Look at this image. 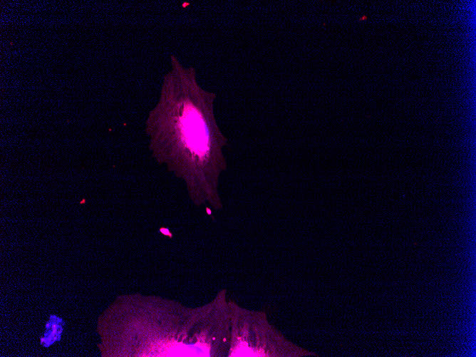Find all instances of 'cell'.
<instances>
[{
  "instance_id": "6da1fadb",
  "label": "cell",
  "mask_w": 476,
  "mask_h": 357,
  "mask_svg": "<svg viewBox=\"0 0 476 357\" xmlns=\"http://www.w3.org/2000/svg\"><path fill=\"white\" fill-rule=\"evenodd\" d=\"M172 61L166 88L175 155L198 162L221 157L223 138L212 113L214 95L200 86L193 68L183 66L176 57Z\"/></svg>"
},
{
  "instance_id": "7a4b0ae2",
  "label": "cell",
  "mask_w": 476,
  "mask_h": 357,
  "mask_svg": "<svg viewBox=\"0 0 476 357\" xmlns=\"http://www.w3.org/2000/svg\"><path fill=\"white\" fill-rule=\"evenodd\" d=\"M230 341L227 356L303 357L316 354L289 340L268 320L264 311L229 301Z\"/></svg>"
}]
</instances>
